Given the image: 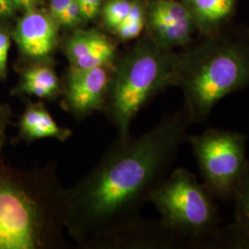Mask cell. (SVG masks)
Segmentation results:
<instances>
[{
	"label": "cell",
	"mask_w": 249,
	"mask_h": 249,
	"mask_svg": "<svg viewBox=\"0 0 249 249\" xmlns=\"http://www.w3.org/2000/svg\"><path fill=\"white\" fill-rule=\"evenodd\" d=\"M191 124L184 107L140 137L117 139L96 165L65 188V228L81 249H114L142 217L143 206L168 176Z\"/></svg>",
	"instance_id": "cell-1"
},
{
	"label": "cell",
	"mask_w": 249,
	"mask_h": 249,
	"mask_svg": "<svg viewBox=\"0 0 249 249\" xmlns=\"http://www.w3.org/2000/svg\"><path fill=\"white\" fill-rule=\"evenodd\" d=\"M57 164L19 170L0 157V249H70Z\"/></svg>",
	"instance_id": "cell-2"
},
{
	"label": "cell",
	"mask_w": 249,
	"mask_h": 249,
	"mask_svg": "<svg viewBox=\"0 0 249 249\" xmlns=\"http://www.w3.org/2000/svg\"><path fill=\"white\" fill-rule=\"evenodd\" d=\"M176 86L192 123H202L224 97L249 87V36L223 30L178 53Z\"/></svg>",
	"instance_id": "cell-3"
},
{
	"label": "cell",
	"mask_w": 249,
	"mask_h": 249,
	"mask_svg": "<svg viewBox=\"0 0 249 249\" xmlns=\"http://www.w3.org/2000/svg\"><path fill=\"white\" fill-rule=\"evenodd\" d=\"M178 53L156 45L148 36L115 63L104 114L117 139L130 137L136 116L164 89L176 86Z\"/></svg>",
	"instance_id": "cell-4"
},
{
	"label": "cell",
	"mask_w": 249,
	"mask_h": 249,
	"mask_svg": "<svg viewBox=\"0 0 249 249\" xmlns=\"http://www.w3.org/2000/svg\"><path fill=\"white\" fill-rule=\"evenodd\" d=\"M210 189L186 168L170 172L151 193L160 222L191 249H213L222 217Z\"/></svg>",
	"instance_id": "cell-5"
},
{
	"label": "cell",
	"mask_w": 249,
	"mask_h": 249,
	"mask_svg": "<svg viewBox=\"0 0 249 249\" xmlns=\"http://www.w3.org/2000/svg\"><path fill=\"white\" fill-rule=\"evenodd\" d=\"M203 184L216 199L231 201L249 159L247 137L221 128H210L201 134L188 135Z\"/></svg>",
	"instance_id": "cell-6"
},
{
	"label": "cell",
	"mask_w": 249,
	"mask_h": 249,
	"mask_svg": "<svg viewBox=\"0 0 249 249\" xmlns=\"http://www.w3.org/2000/svg\"><path fill=\"white\" fill-rule=\"evenodd\" d=\"M114 67L78 69L71 67L59 106L77 121L104 113Z\"/></svg>",
	"instance_id": "cell-7"
},
{
	"label": "cell",
	"mask_w": 249,
	"mask_h": 249,
	"mask_svg": "<svg viewBox=\"0 0 249 249\" xmlns=\"http://www.w3.org/2000/svg\"><path fill=\"white\" fill-rule=\"evenodd\" d=\"M12 36L24 58L31 63L48 62L57 45L58 31L51 15L34 9L18 20Z\"/></svg>",
	"instance_id": "cell-8"
},
{
	"label": "cell",
	"mask_w": 249,
	"mask_h": 249,
	"mask_svg": "<svg viewBox=\"0 0 249 249\" xmlns=\"http://www.w3.org/2000/svg\"><path fill=\"white\" fill-rule=\"evenodd\" d=\"M64 52L71 67L90 69L114 67L116 49L107 36L97 31H77L68 38Z\"/></svg>",
	"instance_id": "cell-9"
},
{
	"label": "cell",
	"mask_w": 249,
	"mask_h": 249,
	"mask_svg": "<svg viewBox=\"0 0 249 249\" xmlns=\"http://www.w3.org/2000/svg\"><path fill=\"white\" fill-rule=\"evenodd\" d=\"M72 134L70 128L55 122L42 100L33 102L27 99L24 110L18 118V134L13 142L31 144L43 139H54L65 142Z\"/></svg>",
	"instance_id": "cell-10"
},
{
	"label": "cell",
	"mask_w": 249,
	"mask_h": 249,
	"mask_svg": "<svg viewBox=\"0 0 249 249\" xmlns=\"http://www.w3.org/2000/svg\"><path fill=\"white\" fill-rule=\"evenodd\" d=\"M185 249L189 244L160 221L142 218L116 242L114 249Z\"/></svg>",
	"instance_id": "cell-11"
},
{
	"label": "cell",
	"mask_w": 249,
	"mask_h": 249,
	"mask_svg": "<svg viewBox=\"0 0 249 249\" xmlns=\"http://www.w3.org/2000/svg\"><path fill=\"white\" fill-rule=\"evenodd\" d=\"M234 222L222 226L214 249H249V160L231 196Z\"/></svg>",
	"instance_id": "cell-12"
},
{
	"label": "cell",
	"mask_w": 249,
	"mask_h": 249,
	"mask_svg": "<svg viewBox=\"0 0 249 249\" xmlns=\"http://www.w3.org/2000/svg\"><path fill=\"white\" fill-rule=\"evenodd\" d=\"M63 87L56 73L48 62L31 63L21 71L12 95L34 96L53 102L61 97Z\"/></svg>",
	"instance_id": "cell-13"
},
{
	"label": "cell",
	"mask_w": 249,
	"mask_h": 249,
	"mask_svg": "<svg viewBox=\"0 0 249 249\" xmlns=\"http://www.w3.org/2000/svg\"><path fill=\"white\" fill-rule=\"evenodd\" d=\"M189 12L196 32L211 36L225 29L232 18L237 0H181Z\"/></svg>",
	"instance_id": "cell-14"
},
{
	"label": "cell",
	"mask_w": 249,
	"mask_h": 249,
	"mask_svg": "<svg viewBox=\"0 0 249 249\" xmlns=\"http://www.w3.org/2000/svg\"><path fill=\"white\" fill-rule=\"evenodd\" d=\"M131 0H110L105 5L103 16L107 25L116 29L125 18L132 7Z\"/></svg>",
	"instance_id": "cell-15"
},
{
	"label": "cell",
	"mask_w": 249,
	"mask_h": 249,
	"mask_svg": "<svg viewBox=\"0 0 249 249\" xmlns=\"http://www.w3.org/2000/svg\"><path fill=\"white\" fill-rule=\"evenodd\" d=\"M10 44L9 33L4 29H0V80H5L7 77Z\"/></svg>",
	"instance_id": "cell-16"
},
{
	"label": "cell",
	"mask_w": 249,
	"mask_h": 249,
	"mask_svg": "<svg viewBox=\"0 0 249 249\" xmlns=\"http://www.w3.org/2000/svg\"><path fill=\"white\" fill-rule=\"evenodd\" d=\"M12 117V109L9 104L0 103V157L7 141V129Z\"/></svg>",
	"instance_id": "cell-17"
},
{
	"label": "cell",
	"mask_w": 249,
	"mask_h": 249,
	"mask_svg": "<svg viewBox=\"0 0 249 249\" xmlns=\"http://www.w3.org/2000/svg\"><path fill=\"white\" fill-rule=\"evenodd\" d=\"M82 19L83 18H82L80 5L77 0H74L70 5V7L63 13L62 17L59 20V23H61L64 26H76Z\"/></svg>",
	"instance_id": "cell-18"
},
{
	"label": "cell",
	"mask_w": 249,
	"mask_h": 249,
	"mask_svg": "<svg viewBox=\"0 0 249 249\" xmlns=\"http://www.w3.org/2000/svg\"><path fill=\"white\" fill-rule=\"evenodd\" d=\"M80 5L82 18L85 19H91L95 18L98 13L102 0H77Z\"/></svg>",
	"instance_id": "cell-19"
},
{
	"label": "cell",
	"mask_w": 249,
	"mask_h": 249,
	"mask_svg": "<svg viewBox=\"0 0 249 249\" xmlns=\"http://www.w3.org/2000/svg\"><path fill=\"white\" fill-rule=\"evenodd\" d=\"M74 0H51L50 2V13L53 19L59 23L65 10L70 7Z\"/></svg>",
	"instance_id": "cell-20"
},
{
	"label": "cell",
	"mask_w": 249,
	"mask_h": 249,
	"mask_svg": "<svg viewBox=\"0 0 249 249\" xmlns=\"http://www.w3.org/2000/svg\"><path fill=\"white\" fill-rule=\"evenodd\" d=\"M12 0H0V18H9L14 14Z\"/></svg>",
	"instance_id": "cell-21"
},
{
	"label": "cell",
	"mask_w": 249,
	"mask_h": 249,
	"mask_svg": "<svg viewBox=\"0 0 249 249\" xmlns=\"http://www.w3.org/2000/svg\"><path fill=\"white\" fill-rule=\"evenodd\" d=\"M14 7L23 9L25 11L35 9L37 0H12Z\"/></svg>",
	"instance_id": "cell-22"
},
{
	"label": "cell",
	"mask_w": 249,
	"mask_h": 249,
	"mask_svg": "<svg viewBox=\"0 0 249 249\" xmlns=\"http://www.w3.org/2000/svg\"><path fill=\"white\" fill-rule=\"evenodd\" d=\"M248 36H249V32H248Z\"/></svg>",
	"instance_id": "cell-23"
}]
</instances>
